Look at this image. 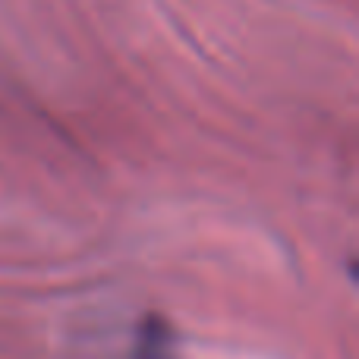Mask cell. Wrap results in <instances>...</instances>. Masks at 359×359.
<instances>
[{
  "mask_svg": "<svg viewBox=\"0 0 359 359\" xmlns=\"http://www.w3.org/2000/svg\"><path fill=\"white\" fill-rule=\"evenodd\" d=\"M136 359H177L174 334H170L164 318H158V316L145 318V325L139 328Z\"/></svg>",
  "mask_w": 359,
  "mask_h": 359,
  "instance_id": "cell-1",
  "label": "cell"
}]
</instances>
